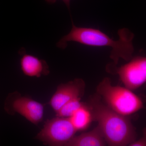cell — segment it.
I'll return each instance as SVG.
<instances>
[{"label":"cell","instance_id":"obj_1","mask_svg":"<svg viewBox=\"0 0 146 146\" xmlns=\"http://www.w3.org/2000/svg\"><path fill=\"white\" fill-rule=\"evenodd\" d=\"M72 25L70 32L58 42V48L64 49L68 46L67 43L71 41L91 46L111 47L110 58L113 60V64L116 65L120 58L128 61L132 58L134 51L132 43L134 35L128 29L119 30L118 31L119 38L115 40L99 30L77 27L73 21Z\"/></svg>","mask_w":146,"mask_h":146},{"label":"cell","instance_id":"obj_2","mask_svg":"<svg viewBox=\"0 0 146 146\" xmlns=\"http://www.w3.org/2000/svg\"><path fill=\"white\" fill-rule=\"evenodd\" d=\"M87 104L108 145L129 146L136 140V128L130 119L110 108L98 94L91 97Z\"/></svg>","mask_w":146,"mask_h":146},{"label":"cell","instance_id":"obj_8","mask_svg":"<svg viewBox=\"0 0 146 146\" xmlns=\"http://www.w3.org/2000/svg\"><path fill=\"white\" fill-rule=\"evenodd\" d=\"M21 50L22 56L20 60L21 69L25 75L31 77L39 78L47 76L50 73L48 65L45 60L39 59L32 55L24 52Z\"/></svg>","mask_w":146,"mask_h":146},{"label":"cell","instance_id":"obj_6","mask_svg":"<svg viewBox=\"0 0 146 146\" xmlns=\"http://www.w3.org/2000/svg\"><path fill=\"white\" fill-rule=\"evenodd\" d=\"M5 108L9 114L18 113L35 125L42 121L44 117V104L29 97L21 96L18 93L8 96Z\"/></svg>","mask_w":146,"mask_h":146},{"label":"cell","instance_id":"obj_7","mask_svg":"<svg viewBox=\"0 0 146 146\" xmlns=\"http://www.w3.org/2000/svg\"><path fill=\"white\" fill-rule=\"evenodd\" d=\"M85 87V82L80 78L60 84L50 100L49 104L56 113L68 102L77 98H82L84 94Z\"/></svg>","mask_w":146,"mask_h":146},{"label":"cell","instance_id":"obj_12","mask_svg":"<svg viewBox=\"0 0 146 146\" xmlns=\"http://www.w3.org/2000/svg\"><path fill=\"white\" fill-rule=\"evenodd\" d=\"M130 146H146V128L144 129L143 131V136L139 140H136L132 143Z\"/></svg>","mask_w":146,"mask_h":146},{"label":"cell","instance_id":"obj_10","mask_svg":"<svg viewBox=\"0 0 146 146\" xmlns=\"http://www.w3.org/2000/svg\"><path fill=\"white\" fill-rule=\"evenodd\" d=\"M69 118L77 131L86 130L93 121L91 110L86 103Z\"/></svg>","mask_w":146,"mask_h":146},{"label":"cell","instance_id":"obj_9","mask_svg":"<svg viewBox=\"0 0 146 146\" xmlns=\"http://www.w3.org/2000/svg\"><path fill=\"white\" fill-rule=\"evenodd\" d=\"M107 145L98 126L88 132L74 136L65 146H104Z\"/></svg>","mask_w":146,"mask_h":146},{"label":"cell","instance_id":"obj_13","mask_svg":"<svg viewBox=\"0 0 146 146\" xmlns=\"http://www.w3.org/2000/svg\"><path fill=\"white\" fill-rule=\"evenodd\" d=\"M47 2L50 3H54L56 2V0H45ZM64 3L65 4L68 8L70 9V0H62Z\"/></svg>","mask_w":146,"mask_h":146},{"label":"cell","instance_id":"obj_5","mask_svg":"<svg viewBox=\"0 0 146 146\" xmlns=\"http://www.w3.org/2000/svg\"><path fill=\"white\" fill-rule=\"evenodd\" d=\"M109 64L106 70L117 74L125 87L130 90L138 89L146 82V57L136 56L120 67Z\"/></svg>","mask_w":146,"mask_h":146},{"label":"cell","instance_id":"obj_4","mask_svg":"<svg viewBox=\"0 0 146 146\" xmlns=\"http://www.w3.org/2000/svg\"><path fill=\"white\" fill-rule=\"evenodd\" d=\"M76 132L69 118L56 116L46 121L35 138L46 145L65 146Z\"/></svg>","mask_w":146,"mask_h":146},{"label":"cell","instance_id":"obj_11","mask_svg":"<svg viewBox=\"0 0 146 146\" xmlns=\"http://www.w3.org/2000/svg\"><path fill=\"white\" fill-rule=\"evenodd\" d=\"M81 98H77L65 104L56 112V117L69 118L84 104L80 101Z\"/></svg>","mask_w":146,"mask_h":146},{"label":"cell","instance_id":"obj_3","mask_svg":"<svg viewBox=\"0 0 146 146\" xmlns=\"http://www.w3.org/2000/svg\"><path fill=\"white\" fill-rule=\"evenodd\" d=\"M96 90L105 104L120 115L128 116L144 107L140 97L126 87L113 86L109 78H104L98 84Z\"/></svg>","mask_w":146,"mask_h":146}]
</instances>
